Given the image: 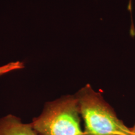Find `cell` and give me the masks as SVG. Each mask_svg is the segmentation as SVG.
Here are the masks:
<instances>
[{"label": "cell", "mask_w": 135, "mask_h": 135, "mask_svg": "<svg viewBox=\"0 0 135 135\" xmlns=\"http://www.w3.org/2000/svg\"><path fill=\"white\" fill-rule=\"evenodd\" d=\"M130 129H131V131H130V134H129V135H135V123L132 127H130Z\"/></svg>", "instance_id": "5b68a950"}, {"label": "cell", "mask_w": 135, "mask_h": 135, "mask_svg": "<svg viewBox=\"0 0 135 135\" xmlns=\"http://www.w3.org/2000/svg\"><path fill=\"white\" fill-rule=\"evenodd\" d=\"M86 135H129L131 129L119 119L101 93L88 84L75 94Z\"/></svg>", "instance_id": "6da1fadb"}, {"label": "cell", "mask_w": 135, "mask_h": 135, "mask_svg": "<svg viewBox=\"0 0 135 135\" xmlns=\"http://www.w3.org/2000/svg\"><path fill=\"white\" fill-rule=\"evenodd\" d=\"M24 68V65L23 63L20 61L12 62L0 66V76H2L7 73L11 72L12 71L20 70Z\"/></svg>", "instance_id": "277c9868"}, {"label": "cell", "mask_w": 135, "mask_h": 135, "mask_svg": "<svg viewBox=\"0 0 135 135\" xmlns=\"http://www.w3.org/2000/svg\"><path fill=\"white\" fill-rule=\"evenodd\" d=\"M75 95H66L46 103L31 125L39 135H86Z\"/></svg>", "instance_id": "7a4b0ae2"}, {"label": "cell", "mask_w": 135, "mask_h": 135, "mask_svg": "<svg viewBox=\"0 0 135 135\" xmlns=\"http://www.w3.org/2000/svg\"><path fill=\"white\" fill-rule=\"evenodd\" d=\"M0 135H39L31 124L23 123L19 118L8 114L0 118Z\"/></svg>", "instance_id": "3957f363"}]
</instances>
